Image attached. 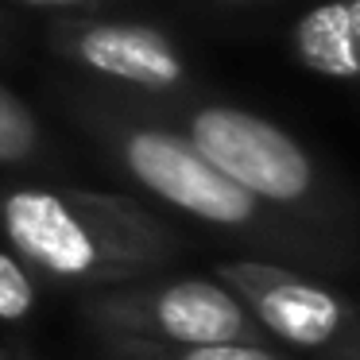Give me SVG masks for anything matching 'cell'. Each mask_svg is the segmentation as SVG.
<instances>
[{"label": "cell", "mask_w": 360, "mask_h": 360, "mask_svg": "<svg viewBox=\"0 0 360 360\" xmlns=\"http://www.w3.org/2000/svg\"><path fill=\"white\" fill-rule=\"evenodd\" d=\"M55 105L120 179L221 240L248 248V256L275 259L321 279L360 275L356 244L321 236L267 210L229 174H221L186 136L151 117L132 97L70 78L55 86Z\"/></svg>", "instance_id": "1"}, {"label": "cell", "mask_w": 360, "mask_h": 360, "mask_svg": "<svg viewBox=\"0 0 360 360\" xmlns=\"http://www.w3.org/2000/svg\"><path fill=\"white\" fill-rule=\"evenodd\" d=\"M0 236L39 283L94 295L159 275L190 240L151 205L74 182H0Z\"/></svg>", "instance_id": "2"}, {"label": "cell", "mask_w": 360, "mask_h": 360, "mask_svg": "<svg viewBox=\"0 0 360 360\" xmlns=\"http://www.w3.org/2000/svg\"><path fill=\"white\" fill-rule=\"evenodd\" d=\"M132 101L186 136L221 174L267 210L360 248V194L271 117L210 97L205 89L174 101Z\"/></svg>", "instance_id": "3"}, {"label": "cell", "mask_w": 360, "mask_h": 360, "mask_svg": "<svg viewBox=\"0 0 360 360\" xmlns=\"http://www.w3.org/2000/svg\"><path fill=\"white\" fill-rule=\"evenodd\" d=\"M94 341L155 345H271L244 302L213 275H148L78 298Z\"/></svg>", "instance_id": "4"}, {"label": "cell", "mask_w": 360, "mask_h": 360, "mask_svg": "<svg viewBox=\"0 0 360 360\" xmlns=\"http://www.w3.org/2000/svg\"><path fill=\"white\" fill-rule=\"evenodd\" d=\"M47 51L86 86L140 101H174L202 89L194 63L171 32L140 20L58 16L43 32Z\"/></svg>", "instance_id": "5"}, {"label": "cell", "mask_w": 360, "mask_h": 360, "mask_svg": "<svg viewBox=\"0 0 360 360\" xmlns=\"http://www.w3.org/2000/svg\"><path fill=\"white\" fill-rule=\"evenodd\" d=\"M213 279L225 283L271 345L279 341L287 352L329 360L360 337V295H345L321 275L275 259L233 256L213 264Z\"/></svg>", "instance_id": "6"}, {"label": "cell", "mask_w": 360, "mask_h": 360, "mask_svg": "<svg viewBox=\"0 0 360 360\" xmlns=\"http://www.w3.org/2000/svg\"><path fill=\"white\" fill-rule=\"evenodd\" d=\"M290 51L314 74L360 82V0H326L290 27Z\"/></svg>", "instance_id": "7"}, {"label": "cell", "mask_w": 360, "mask_h": 360, "mask_svg": "<svg viewBox=\"0 0 360 360\" xmlns=\"http://www.w3.org/2000/svg\"><path fill=\"white\" fill-rule=\"evenodd\" d=\"M66 167L70 159L58 136L8 82H0V171L16 179L58 182Z\"/></svg>", "instance_id": "8"}, {"label": "cell", "mask_w": 360, "mask_h": 360, "mask_svg": "<svg viewBox=\"0 0 360 360\" xmlns=\"http://www.w3.org/2000/svg\"><path fill=\"white\" fill-rule=\"evenodd\" d=\"M94 360H295L275 345H155L94 341Z\"/></svg>", "instance_id": "9"}, {"label": "cell", "mask_w": 360, "mask_h": 360, "mask_svg": "<svg viewBox=\"0 0 360 360\" xmlns=\"http://www.w3.org/2000/svg\"><path fill=\"white\" fill-rule=\"evenodd\" d=\"M43 283L27 271L16 252L0 248V326H24L39 314Z\"/></svg>", "instance_id": "10"}, {"label": "cell", "mask_w": 360, "mask_h": 360, "mask_svg": "<svg viewBox=\"0 0 360 360\" xmlns=\"http://www.w3.org/2000/svg\"><path fill=\"white\" fill-rule=\"evenodd\" d=\"M105 4H120V0H0V8H27V12H94V8H105Z\"/></svg>", "instance_id": "11"}, {"label": "cell", "mask_w": 360, "mask_h": 360, "mask_svg": "<svg viewBox=\"0 0 360 360\" xmlns=\"http://www.w3.org/2000/svg\"><path fill=\"white\" fill-rule=\"evenodd\" d=\"M24 51V24L8 8H0V58H16Z\"/></svg>", "instance_id": "12"}, {"label": "cell", "mask_w": 360, "mask_h": 360, "mask_svg": "<svg viewBox=\"0 0 360 360\" xmlns=\"http://www.w3.org/2000/svg\"><path fill=\"white\" fill-rule=\"evenodd\" d=\"M0 360H43V352L27 337L12 333V337H0Z\"/></svg>", "instance_id": "13"}, {"label": "cell", "mask_w": 360, "mask_h": 360, "mask_svg": "<svg viewBox=\"0 0 360 360\" xmlns=\"http://www.w3.org/2000/svg\"><path fill=\"white\" fill-rule=\"evenodd\" d=\"M213 8H229V12H248V8H267V4H279V0H205Z\"/></svg>", "instance_id": "14"}, {"label": "cell", "mask_w": 360, "mask_h": 360, "mask_svg": "<svg viewBox=\"0 0 360 360\" xmlns=\"http://www.w3.org/2000/svg\"><path fill=\"white\" fill-rule=\"evenodd\" d=\"M329 360H360V337H356V341H352V345H345L341 352H333V356H329Z\"/></svg>", "instance_id": "15"}]
</instances>
